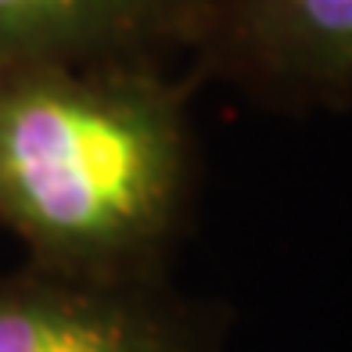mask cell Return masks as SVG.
<instances>
[{
    "instance_id": "obj_1",
    "label": "cell",
    "mask_w": 352,
    "mask_h": 352,
    "mask_svg": "<svg viewBox=\"0 0 352 352\" xmlns=\"http://www.w3.org/2000/svg\"><path fill=\"white\" fill-rule=\"evenodd\" d=\"M190 79L173 61L76 58L0 69V227L33 266L173 277L201 195Z\"/></svg>"
},
{
    "instance_id": "obj_2",
    "label": "cell",
    "mask_w": 352,
    "mask_h": 352,
    "mask_svg": "<svg viewBox=\"0 0 352 352\" xmlns=\"http://www.w3.org/2000/svg\"><path fill=\"white\" fill-rule=\"evenodd\" d=\"M180 69L270 111H352V0H205Z\"/></svg>"
},
{
    "instance_id": "obj_3",
    "label": "cell",
    "mask_w": 352,
    "mask_h": 352,
    "mask_svg": "<svg viewBox=\"0 0 352 352\" xmlns=\"http://www.w3.org/2000/svg\"><path fill=\"white\" fill-rule=\"evenodd\" d=\"M234 313L173 277L0 274V352H230Z\"/></svg>"
},
{
    "instance_id": "obj_4",
    "label": "cell",
    "mask_w": 352,
    "mask_h": 352,
    "mask_svg": "<svg viewBox=\"0 0 352 352\" xmlns=\"http://www.w3.org/2000/svg\"><path fill=\"white\" fill-rule=\"evenodd\" d=\"M205 0H0V69L76 58L184 61Z\"/></svg>"
}]
</instances>
